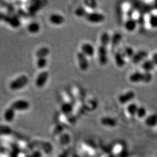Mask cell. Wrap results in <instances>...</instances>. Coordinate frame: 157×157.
Instances as JSON below:
<instances>
[{
  "instance_id": "6da1fadb",
  "label": "cell",
  "mask_w": 157,
  "mask_h": 157,
  "mask_svg": "<svg viewBox=\"0 0 157 157\" xmlns=\"http://www.w3.org/2000/svg\"><path fill=\"white\" fill-rule=\"evenodd\" d=\"M29 82V80L26 75H21L12 81L10 85V87L13 91L21 90L28 85Z\"/></svg>"
},
{
  "instance_id": "7a4b0ae2",
  "label": "cell",
  "mask_w": 157,
  "mask_h": 157,
  "mask_svg": "<svg viewBox=\"0 0 157 157\" xmlns=\"http://www.w3.org/2000/svg\"><path fill=\"white\" fill-rule=\"evenodd\" d=\"M108 47L107 45L100 44L98 48V60L101 65H105L108 61Z\"/></svg>"
},
{
  "instance_id": "3957f363",
  "label": "cell",
  "mask_w": 157,
  "mask_h": 157,
  "mask_svg": "<svg viewBox=\"0 0 157 157\" xmlns=\"http://www.w3.org/2000/svg\"><path fill=\"white\" fill-rule=\"evenodd\" d=\"M85 19L88 22L92 23H100L105 20V17L104 14L100 12H88L85 17Z\"/></svg>"
},
{
  "instance_id": "277c9868",
  "label": "cell",
  "mask_w": 157,
  "mask_h": 157,
  "mask_svg": "<svg viewBox=\"0 0 157 157\" xmlns=\"http://www.w3.org/2000/svg\"><path fill=\"white\" fill-rule=\"evenodd\" d=\"M148 53L146 50H141L137 52H135L134 56L132 58L131 61L134 64H139L144 62L147 59H148Z\"/></svg>"
},
{
  "instance_id": "5b68a950",
  "label": "cell",
  "mask_w": 157,
  "mask_h": 157,
  "mask_svg": "<svg viewBox=\"0 0 157 157\" xmlns=\"http://www.w3.org/2000/svg\"><path fill=\"white\" fill-rule=\"evenodd\" d=\"M136 94L135 92L132 90H129L126 93H123L122 94L119 95L118 98V101L120 104L122 105L129 104L131 101H133L135 99Z\"/></svg>"
},
{
  "instance_id": "8992f818",
  "label": "cell",
  "mask_w": 157,
  "mask_h": 157,
  "mask_svg": "<svg viewBox=\"0 0 157 157\" xmlns=\"http://www.w3.org/2000/svg\"><path fill=\"white\" fill-rule=\"evenodd\" d=\"M11 107H12L15 111H26L29 108L30 103L29 102V101H26L25 100H23V99L17 100L16 101L12 102Z\"/></svg>"
},
{
  "instance_id": "52a82bcc",
  "label": "cell",
  "mask_w": 157,
  "mask_h": 157,
  "mask_svg": "<svg viewBox=\"0 0 157 157\" xmlns=\"http://www.w3.org/2000/svg\"><path fill=\"white\" fill-rule=\"evenodd\" d=\"M49 78V73L47 71H42L38 75L35 80V84L38 88H42L45 86Z\"/></svg>"
},
{
  "instance_id": "ba28073f",
  "label": "cell",
  "mask_w": 157,
  "mask_h": 157,
  "mask_svg": "<svg viewBox=\"0 0 157 157\" xmlns=\"http://www.w3.org/2000/svg\"><path fill=\"white\" fill-rule=\"evenodd\" d=\"M77 59L80 69L83 71H87L89 67L87 56H86L82 52H80L77 54Z\"/></svg>"
},
{
  "instance_id": "9c48e42d",
  "label": "cell",
  "mask_w": 157,
  "mask_h": 157,
  "mask_svg": "<svg viewBox=\"0 0 157 157\" xmlns=\"http://www.w3.org/2000/svg\"><path fill=\"white\" fill-rule=\"evenodd\" d=\"M129 81L132 83H144V72L137 71L132 73L129 78Z\"/></svg>"
},
{
  "instance_id": "30bf717a",
  "label": "cell",
  "mask_w": 157,
  "mask_h": 157,
  "mask_svg": "<svg viewBox=\"0 0 157 157\" xmlns=\"http://www.w3.org/2000/svg\"><path fill=\"white\" fill-rule=\"evenodd\" d=\"M81 52L86 56L91 57L95 54V48L91 44L85 43L81 46Z\"/></svg>"
},
{
  "instance_id": "8fae6325",
  "label": "cell",
  "mask_w": 157,
  "mask_h": 157,
  "mask_svg": "<svg viewBox=\"0 0 157 157\" xmlns=\"http://www.w3.org/2000/svg\"><path fill=\"white\" fill-rule=\"evenodd\" d=\"M114 60L118 67H123L126 64V57L122 51H117L115 53Z\"/></svg>"
},
{
  "instance_id": "7c38bea8",
  "label": "cell",
  "mask_w": 157,
  "mask_h": 157,
  "mask_svg": "<svg viewBox=\"0 0 157 157\" xmlns=\"http://www.w3.org/2000/svg\"><path fill=\"white\" fill-rule=\"evenodd\" d=\"M138 22L133 17L128 18L124 22V29L129 32H133L137 28Z\"/></svg>"
},
{
  "instance_id": "4fadbf2b",
  "label": "cell",
  "mask_w": 157,
  "mask_h": 157,
  "mask_svg": "<svg viewBox=\"0 0 157 157\" xmlns=\"http://www.w3.org/2000/svg\"><path fill=\"white\" fill-rule=\"evenodd\" d=\"M49 20L52 24L56 26H59L63 24L65 22V17L61 14L53 13L51 15Z\"/></svg>"
},
{
  "instance_id": "5bb4252c",
  "label": "cell",
  "mask_w": 157,
  "mask_h": 157,
  "mask_svg": "<svg viewBox=\"0 0 157 157\" xmlns=\"http://www.w3.org/2000/svg\"><path fill=\"white\" fill-rule=\"evenodd\" d=\"M141 67L143 72L151 73L152 71L155 67V66L154 62H152L151 59H147L144 62L141 63Z\"/></svg>"
},
{
  "instance_id": "9a60e30c",
  "label": "cell",
  "mask_w": 157,
  "mask_h": 157,
  "mask_svg": "<svg viewBox=\"0 0 157 157\" xmlns=\"http://www.w3.org/2000/svg\"><path fill=\"white\" fill-rule=\"evenodd\" d=\"M101 123L104 126L112 128L117 126V121L115 119L111 117H105L101 119Z\"/></svg>"
},
{
  "instance_id": "2e32d148",
  "label": "cell",
  "mask_w": 157,
  "mask_h": 157,
  "mask_svg": "<svg viewBox=\"0 0 157 157\" xmlns=\"http://www.w3.org/2000/svg\"><path fill=\"white\" fill-rule=\"evenodd\" d=\"M145 124L147 127L154 128L157 126V113H152L145 118Z\"/></svg>"
},
{
  "instance_id": "e0dca14e",
  "label": "cell",
  "mask_w": 157,
  "mask_h": 157,
  "mask_svg": "<svg viewBox=\"0 0 157 157\" xmlns=\"http://www.w3.org/2000/svg\"><path fill=\"white\" fill-rule=\"evenodd\" d=\"M50 53V49L48 47H43L39 48L36 53V56L39 58H47Z\"/></svg>"
},
{
  "instance_id": "ac0fdd59",
  "label": "cell",
  "mask_w": 157,
  "mask_h": 157,
  "mask_svg": "<svg viewBox=\"0 0 157 157\" xmlns=\"http://www.w3.org/2000/svg\"><path fill=\"white\" fill-rule=\"evenodd\" d=\"M139 106L134 102L130 103L128 105L126 111L128 113L131 117H135L136 115V113L138 110Z\"/></svg>"
},
{
  "instance_id": "d6986e66",
  "label": "cell",
  "mask_w": 157,
  "mask_h": 157,
  "mask_svg": "<svg viewBox=\"0 0 157 157\" xmlns=\"http://www.w3.org/2000/svg\"><path fill=\"white\" fill-rule=\"evenodd\" d=\"M15 111L11 107L8 108L4 112V118L8 122L12 121L15 118Z\"/></svg>"
},
{
  "instance_id": "ffe728a7",
  "label": "cell",
  "mask_w": 157,
  "mask_h": 157,
  "mask_svg": "<svg viewBox=\"0 0 157 157\" xmlns=\"http://www.w3.org/2000/svg\"><path fill=\"white\" fill-rule=\"evenodd\" d=\"M40 29L41 28L39 23L36 22H31L28 26V30L30 33H37L39 32Z\"/></svg>"
},
{
  "instance_id": "44dd1931",
  "label": "cell",
  "mask_w": 157,
  "mask_h": 157,
  "mask_svg": "<svg viewBox=\"0 0 157 157\" xmlns=\"http://www.w3.org/2000/svg\"><path fill=\"white\" fill-rule=\"evenodd\" d=\"M111 37L110 36L109 33H108L107 32H104L101 35V37L100 39V44L108 46L111 43Z\"/></svg>"
},
{
  "instance_id": "7402d4cb",
  "label": "cell",
  "mask_w": 157,
  "mask_h": 157,
  "mask_svg": "<svg viewBox=\"0 0 157 157\" xmlns=\"http://www.w3.org/2000/svg\"><path fill=\"white\" fill-rule=\"evenodd\" d=\"M122 52L124 54V56L126 57V58H130V59L134 56L135 53L134 49L132 47H130V46L124 47Z\"/></svg>"
},
{
  "instance_id": "603a6c76",
  "label": "cell",
  "mask_w": 157,
  "mask_h": 157,
  "mask_svg": "<svg viewBox=\"0 0 157 157\" xmlns=\"http://www.w3.org/2000/svg\"><path fill=\"white\" fill-rule=\"evenodd\" d=\"M122 39V36L121 35V34L115 33L112 36L111 39V43L112 44V46L118 45L121 43Z\"/></svg>"
},
{
  "instance_id": "cb8c5ba5",
  "label": "cell",
  "mask_w": 157,
  "mask_h": 157,
  "mask_svg": "<svg viewBox=\"0 0 157 157\" xmlns=\"http://www.w3.org/2000/svg\"><path fill=\"white\" fill-rule=\"evenodd\" d=\"M47 63L48 61L47 58H39L36 61V65L38 68L43 69L47 67Z\"/></svg>"
},
{
  "instance_id": "d4e9b609",
  "label": "cell",
  "mask_w": 157,
  "mask_h": 157,
  "mask_svg": "<svg viewBox=\"0 0 157 157\" xmlns=\"http://www.w3.org/2000/svg\"><path fill=\"white\" fill-rule=\"evenodd\" d=\"M61 110L64 113H70L73 111V105L69 102L63 103L61 105Z\"/></svg>"
},
{
  "instance_id": "484cf974",
  "label": "cell",
  "mask_w": 157,
  "mask_h": 157,
  "mask_svg": "<svg viewBox=\"0 0 157 157\" xmlns=\"http://www.w3.org/2000/svg\"><path fill=\"white\" fill-rule=\"evenodd\" d=\"M75 13L77 17H85L86 15L87 14L88 12L87 11V10H86V8H84V6H78V8H76Z\"/></svg>"
},
{
  "instance_id": "4316f807",
  "label": "cell",
  "mask_w": 157,
  "mask_h": 157,
  "mask_svg": "<svg viewBox=\"0 0 157 157\" xmlns=\"http://www.w3.org/2000/svg\"><path fill=\"white\" fill-rule=\"evenodd\" d=\"M124 150V146L122 144H116L113 147V152L115 155H121L123 153Z\"/></svg>"
},
{
  "instance_id": "83f0119b",
  "label": "cell",
  "mask_w": 157,
  "mask_h": 157,
  "mask_svg": "<svg viewBox=\"0 0 157 157\" xmlns=\"http://www.w3.org/2000/svg\"><path fill=\"white\" fill-rule=\"evenodd\" d=\"M147 111L145 107H139L136 116H137V118L142 119L147 117Z\"/></svg>"
},
{
  "instance_id": "f1b7e54d",
  "label": "cell",
  "mask_w": 157,
  "mask_h": 157,
  "mask_svg": "<svg viewBox=\"0 0 157 157\" xmlns=\"http://www.w3.org/2000/svg\"><path fill=\"white\" fill-rule=\"evenodd\" d=\"M149 23L152 28L157 29V15L152 14L149 17Z\"/></svg>"
},
{
  "instance_id": "f546056e",
  "label": "cell",
  "mask_w": 157,
  "mask_h": 157,
  "mask_svg": "<svg viewBox=\"0 0 157 157\" xmlns=\"http://www.w3.org/2000/svg\"><path fill=\"white\" fill-rule=\"evenodd\" d=\"M8 23L12 27H18L20 25L19 21L15 17H10L8 19Z\"/></svg>"
},
{
  "instance_id": "4dcf8cb0",
  "label": "cell",
  "mask_w": 157,
  "mask_h": 157,
  "mask_svg": "<svg viewBox=\"0 0 157 157\" xmlns=\"http://www.w3.org/2000/svg\"><path fill=\"white\" fill-rule=\"evenodd\" d=\"M151 60L154 62L155 67H157V52H154L151 57Z\"/></svg>"
},
{
  "instance_id": "1f68e13d",
  "label": "cell",
  "mask_w": 157,
  "mask_h": 157,
  "mask_svg": "<svg viewBox=\"0 0 157 157\" xmlns=\"http://www.w3.org/2000/svg\"><path fill=\"white\" fill-rule=\"evenodd\" d=\"M152 6L154 9H157V1H154V4L152 5Z\"/></svg>"
},
{
  "instance_id": "d6a6232c",
  "label": "cell",
  "mask_w": 157,
  "mask_h": 157,
  "mask_svg": "<svg viewBox=\"0 0 157 157\" xmlns=\"http://www.w3.org/2000/svg\"></svg>"
}]
</instances>
